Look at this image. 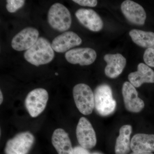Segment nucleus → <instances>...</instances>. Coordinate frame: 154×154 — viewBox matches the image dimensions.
<instances>
[{
	"label": "nucleus",
	"mask_w": 154,
	"mask_h": 154,
	"mask_svg": "<svg viewBox=\"0 0 154 154\" xmlns=\"http://www.w3.org/2000/svg\"><path fill=\"white\" fill-rule=\"evenodd\" d=\"M54 56L51 44L46 38L40 37L33 45L24 54V57L28 62L35 66L51 62Z\"/></svg>",
	"instance_id": "1"
},
{
	"label": "nucleus",
	"mask_w": 154,
	"mask_h": 154,
	"mask_svg": "<svg viewBox=\"0 0 154 154\" xmlns=\"http://www.w3.org/2000/svg\"><path fill=\"white\" fill-rule=\"evenodd\" d=\"M94 104L97 113L102 116L113 113L116 107L111 88L106 84L98 86L94 91Z\"/></svg>",
	"instance_id": "2"
},
{
	"label": "nucleus",
	"mask_w": 154,
	"mask_h": 154,
	"mask_svg": "<svg viewBox=\"0 0 154 154\" xmlns=\"http://www.w3.org/2000/svg\"><path fill=\"white\" fill-rule=\"evenodd\" d=\"M48 20L53 29L60 32L68 30L72 24L69 11L65 6L58 3L54 4L49 9Z\"/></svg>",
	"instance_id": "3"
},
{
	"label": "nucleus",
	"mask_w": 154,
	"mask_h": 154,
	"mask_svg": "<svg viewBox=\"0 0 154 154\" xmlns=\"http://www.w3.org/2000/svg\"><path fill=\"white\" fill-rule=\"evenodd\" d=\"M73 95L76 106L79 111L85 115L93 112L94 104V95L91 88L85 84L76 85L73 89Z\"/></svg>",
	"instance_id": "4"
},
{
	"label": "nucleus",
	"mask_w": 154,
	"mask_h": 154,
	"mask_svg": "<svg viewBox=\"0 0 154 154\" xmlns=\"http://www.w3.org/2000/svg\"><path fill=\"white\" fill-rule=\"evenodd\" d=\"M48 99V94L43 88H36L27 95L25 100L26 109L30 116L36 117L45 109Z\"/></svg>",
	"instance_id": "5"
},
{
	"label": "nucleus",
	"mask_w": 154,
	"mask_h": 154,
	"mask_svg": "<svg viewBox=\"0 0 154 154\" xmlns=\"http://www.w3.org/2000/svg\"><path fill=\"white\" fill-rule=\"evenodd\" d=\"M35 138L31 133H20L7 142L5 154H27L34 143Z\"/></svg>",
	"instance_id": "6"
},
{
	"label": "nucleus",
	"mask_w": 154,
	"mask_h": 154,
	"mask_svg": "<svg viewBox=\"0 0 154 154\" xmlns=\"http://www.w3.org/2000/svg\"><path fill=\"white\" fill-rule=\"evenodd\" d=\"M76 137L79 143L85 149L93 148L97 143L96 133L91 122L84 117H81L77 126Z\"/></svg>",
	"instance_id": "7"
},
{
	"label": "nucleus",
	"mask_w": 154,
	"mask_h": 154,
	"mask_svg": "<svg viewBox=\"0 0 154 154\" xmlns=\"http://www.w3.org/2000/svg\"><path fill=\"white\" fill-rule=\"evenodd\" d=\"M39 32L36 28L27 27L24 28L14 36L11 45L17 51L28 50L38 40Z\"/></svg>",
	"instance_id": "8"
},
{
	"label": "nucleus",
	"mask_w": 154,
	"mask_h": 154,
	"mask_svg": "<svg viewBox=\"0 0 154 154\" xmlns=\"http://www.w3.org/2000/svg\"><path fill=\"white\" fill-rule=\"evenodd\" d=\"M122 94L125 106L128 111L139 113L143 109L144 102L138 97L135 88L129 82H126L123 84Z\"/></svg>",
	"instance_id": "9"
},
{
	"label": "nucleus",
	"mask_w": 154,
	"mask_h": 154,
	"mask_svg": "<svg viewBox=\"0 0 154 154\" xmlns=\"http://www.w3.org/2000/svg\"><path fill=\"white\" fill-rule=\"evenodd\" d=\"M121 9L126 19L134 25H143L145 24L146 14L139 4L130 0H126L122 4Z\"/></svg>",
	"instance_id": "10"
},
{
	"label": "nucleus",
	"mask_w": 154,
	"mask_h": 154,
	"mask_svg": "<svg viewBox=\"0 0 154 154\" xmlns=\"http://www.w3.org/2000/svg\"><path fill=\"white\" fill-rule=\"evenodd\" d=\"M97 54L90 48H80L70 50L65 54V58L69 63L81 66L91 64L96 60Z\"/></svg>",
	"instance_id": "11"
},
{
	"label": "nucleus",
	"mask_w": 154,
	"mask_h": 154,
	"mask_svg": "<svg viewBox=\"0 0 154 154\" xmlns=\"http://www.w3.org/2000/svg\"><path fill=\"white\" fill-rule=\"evenodd\" d=\"M75 16L82 25L91 31L98 32L103 28L102 19L96 11L92 9H79L76 12Z\"/></svg>",
	"instance_id": "12"
},
{
	"label": "nucleus",
	"mask_w": 154,
	"mask_h": 154,
	"mask_svg": "<svg viewBox=\"0 0 154 154\" xmlns=\"http://www.w3.org/2000/svg\"><path fill=\"white\" fill-rule=\"evenodd\" d=\"M82 43V38L76 33L67 31L56 37L53 40L51 46L56 52L64 53Z\"/></svg>",
	"instance_id": "13"
},
{
	"label": "nucleus",
	"mask_w": 154,
	"mask_h": 154,
	"mask_svg": "<svg viewBox=\"0 0 154 154\" xmlns=\"http://www.w3.org/2000/svg\"><path fill=\"white\" fill-rule=\"evenodd\" d=\"M104 59L107 63L105 69V74L110 79L118 77L126 65V59L120 54H106Z\"/></svg>",
	"instance_id": "14"
},
{
	"label": "nucleus",
	"mask_w": 154,
	"mask_h": 154,
	"mask_svg": "<svg viewBox=\"0 0 154 154\" xmlns=\"http://www.w3.org/2000/svg\"><path fill=\"white\" fill-rule=\"evenodd\" d=\"M128 79L135 88H139L143 83H154V71L145 64L140 63L137 71L128 75Z\"/></svg>",
	"instance_id": "15"
},
{
	"label": "nucleus",
	"mask_w": 154,
	"mask_h": 154,
	"mask_svg": "<svg viewBox=\"0 0 154 154\" xmlns=\"http://www.w3.org/2000/svg\"><path fill=\"white\" fill-rule=\"evenodd\" d=\"M132 151L137 153L154 152V135L137 134L133 137L131 143Z\"/></svg>",
	"instance_id": "16"
},
{
	"label": "nucleus",
	"mask_w": 154,
	"mask_h": 154,
	"mask_svg": "<svg viewBox=\"0 0 154 154\" xmlns=\"http://www.w3.org/2000/svg\"><path fill=\"white\" fill-rule=\"evenodd\" d=\"M52 143L58 154H72L73 148L68 134L62 128H57L53 134Z\"/></svg>",
	"instance_id": "17"
},
{
	"label": "nucleus",
	"mask_w": 154,
	"mask_h": 154,
	"mask_svg": "<svg viewBox=\"0 0 154 154\" xmlns=\"http://www.w3.org/2000/svg\"><path fill=\"white\" fill-rule=\"evenodd\" d=\"M132 130V127L129 125L121 127L119 129V136L116 142V154H128L130 151L131 149L130 137Z\"/></svg>",
	"instance_id": "18"
},
{
	"label": "nucleus",
	"mask_w": 154,
	"mask_h": 154,
	"mask_svg": "<svg viewBox=\"0 0 154 154\" xmlns=\"http://www.w3.org/2000/svg\"><path fill=\"white\" fill-rule=\"evenodd\" d=\"M132 41L140 47L154 48V33L133 29L129 33Z\"/></svg>",
	"instance_id": "19"
},
{
	"label": "nucleus",
	"mask_w": 154,
	"mask_h": 154,
	"mask_svg": "<svg viewBox=\"0 0 154 154\" xmlns=\"http://www.w3.org/2000/svg\"><path fill=\"white\" fill-rule=\"evenodd\" d=\"M25 2L24 0H8L6 8L10 13H15L24 6Z\"/></svg>",
	"instance_id": "20"
},
{
	"label": "nucleus",
	"mask_w": 154,
	"mask_h": 154,
	"mask_svg": "<svg viewBox=\"0 0 154 154\" xmlns=\"http://www.w3.org/2000/svg\"><path fill=\"white\" fill-rule=\"evenodd\" d=\"M145 63L148 66L154 67V48H147L143 54Z\"/></svg>",
	"instance_id": "21"
},
{
	"label": "nucleus",
	"mask_w": 154,
	"mask_h": 154,
	"mask_svg": "<svg viewBox=\"0 0 154 154\" xmlns=\"http://www.w3.org/2000/svg\"><path fill=\"white\" fill-rule=\"evenodd\" d=\"M73 2L82 6L89 7H96L98 4L96 0H73Z\"/></svg>",
	"instance_id": "22"
},
{
	"label": "nucleus",
	"mask_w": 154,
	"mask_h": 154,
	"mask_svg": "<svg viewBox=\"0 0 154 154\" xmlns=\"http://www.w3.org/2000/svg\"><path fill=\"white\" fill-rule=\"evenodd\" d=\"M72 154H91L87 149L82 146H77L73 149Z\"/></svg>",
	"instance_id": "23"
},
{
	"label": "nucleus",
	"mask_w": 154,
	"mask_h": 154,
	"mask_svg": "<svg viewBox=\"0 0 154 154\" xmlns=\"http://www.w3.org/2000/svg\"><path fill=\"white\" fill-rule=\"evenodd\" d=\"M0 96H1V101H0V104H2L3 101V96L2 91H0Z\"/></svg>",
	"instance_id": "24"
},
{
	"label": "nucleus",
	"mask_w": 154,
	"mask_h": 154,
	"mask_svg": "<svg viewBox=\"0 0 154 154\" xmlns=\"http://www.w3.org/2000/svg\"><path fill=\"white\" fill-rule=\"evenodd\" d=\"M130 154H153L152 153H137L134 152H133Z\"/></svg>",
	"instance_id": "25"
},
{
	"label": "nucleus",
	"mask_w": 154,
	"mask_h": 154,
	"mask_svg": "<svg viewBox=\"0 0 154 154\" xmlns=\"http://www.w3.org/2000/svg\"><path fill=\"white\" fill-rule=\"evenodd\" d=\"M92 154H102L100 153H98V152H94V153Z\"/></svg>",
	"instance_id": "26"
},
{
	"label": "nucleus",
	"mask_w": 154,
	"mask_h": 154,
	"mask_svg": "<svg viewBox=\"0 0 154 154\" xmlns=\"http://www.w3.org/2000/svg\"><path fill=\"white\" fill-rule=\"evenodd\" d=\"M55 74L56 75H58V73H55Z\"/></svg>",
	"instance_id": "27"
}]
</instances>
